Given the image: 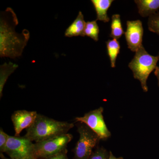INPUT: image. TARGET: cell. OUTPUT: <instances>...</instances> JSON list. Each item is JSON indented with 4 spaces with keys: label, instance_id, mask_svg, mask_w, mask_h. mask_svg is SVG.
<instances>
[{
    "label": "cell",
    "instance_id": "6da1fadb",
    "mask_svg": "<svg viewBox=\"0 0 159 159\" xmlns=\"http://www.w3.org/2000/svg\"><path fill=\"white\" fill-rule=\"evenodd\" d=\"M18 20L13 9L8 7L0 15V56L15 59L22 54L30 38V32L24 29L16 32Z\"/></svg>",
    "mask_w": 159,
    "mask_h": 159
},
{
    "label": "cell",
    "instance_id": "7a4b0ae2",
    "mask_svg": "<svg viewBox=\"0 0 159 159\" xmlns=\"http://www.w3.org/2000/svg\"><path fill=\"white\" fill-rule=\"evenodd\" d=\"M74 126L73 123L57 121L38 114L24 137L36 143L68 133Z\"/></svg>",
    "mask_w": 159,
    "mask_h": 159
},
{
    "label": "cell",
    "instance_id": "3957f363",
    "mask_svg": "<svg viewBox=\"0 0 159 159\" xmlns=\"http://www.w3.org/2000/svg\"><path fill=\"white\" fill-rule=\"evenodd\" d=\"M158 56H154L148 54L142 46L136 52L134 58L128 66L132 71L134 77L141 83L144 92L148 91L147 80L149 75L157 67Z\"/></svg>",
    "mask_w": 159,
    "mask_h": 159
},
{
    "label": "cell",
    "instance_id": "277c9868",
    "mask_svg": "<svg viewBox=\"0 0 159 159\" xmlns=\"http://www.w3.org/2000/svg\"><path fill=\"white\" fill-rule=\"evenodd\" d=\"M77 122L79 139L73 150L74 159H89L100 139L97 134L84 123Z\"/></svg>",
    "mask_w": 159,
    "mask_h": 159
},
{
    "label": "cell",
    "instance_id": "5b68a950",
    "mask_svg": "<svg viewBox=\"0 0 159 159\" xmlns=\"http://www.w3.org/2000/svg\"><path fill=\"white\" fill-rule=\"evenodd\" d=\"M73 136L67 133L34 143L35 156L37 159L55 155L67 149L68 144Z\"/></svg>",
    "mask_w": 159,
    "mask_h": 159
},
{
    "label": "cell",
    "instance_id": "8992f818",
    "mask_svg": "<svg viewBox=\"0 0 159 159\" xmlns=\"http://www.w3.org/2000/svg\"><path fill=\"white\" fill-rule=\"evenodd\" d=\"M5 153L12 159H37L34 144L24 137L9 136Z\"/></svg>",
    "mask_w": 159,
    "mask_h": 159
},
{
    "label": "cell",
    "instance_id": "52a82bcc",
    "mask_svg": "<svg viewBox=\"0 0 159 159\" xmlns=\"http://www.w3.org/2000/svg\"><path fill=\"white\" fill-rule=\"evenodd\" d=\"M103 107H100L86 113L83 116L77 117L75 120L76 122H83L88 126L100 140H106L111 137V133L103 119Z\"/></svg>",
    "mask_w": 159,
    "mask_h": 159
},
{
    "label": "cell",
    "instance_id": "ba28073f",
    "mask_svg": "<svg viewBox=\"0 0 159 159\" xmlns=\"http://www.w3.org/2000/svg\"><path fill=\"white\" fill-rule=\"evenodd\" d=\"M127 29L125 33L128 48L132 52H136L142 46L143 30L142 21L140 20H128Z\"/></svg>",
    "mask_w": 159,
    "mask_h": 159
},
{
    "label": "cell",
    "instance_id": "9c48e42d",
    "mask_svg": "<svg viewBox=\"0 0 159 159\" xmlns=\"http://www.w3.org/2000/svg\"><path fill=\"white\" fill-rule=\"evenodd\" d=\"M38 114L35 111H15L11 117L15 132V136L19 137L23 129H27L31 127L34 123Z\"/></svg>",
    "mask_w": 159,
    "mask_h": 159
},
{
    "label": "cell",
    "instance_id": "30bf717a",
    "mask_svg": "<svg viewBox=\"0 0 159 159\" xmlns=\"http://www.w3.org/2000/svg\"><path fill=\"white\" fill-rule=\"evenodd\" d=\"M139 14L143 17L155 14L159 9V0H135Z\"/></svg>",
    "mask_w": 159,
    "mask_h": 159
},
{
    "label": "cell",
    "instance_id": "8fae6325",
    "mask_svg": "<svg viewBox=\"0 0 159 159\" xmlns=\"http://www.w3.org/2000/svg\"><path fill=\"white\" fill-rule=\"evenodd\" d=\"M85 25L83 14L80 11L76 19L66 30L65 36L67 37L77 36L84 37Z\"/></svg>",
    "mask_w": 159,
    "mask_h": 159
},
{
    "label": "cell",
    "instance_id": "7c38bea8",
    "mask_svg": "<svg viewBox=\"0 0 159 159\" xmlns=\"http://www.w3.org/2000/svg\"><path fill=\"white\" fill-rule=\"evenodd\" d=\"M114 1L113 0H92L97 14V20L102 21L104 23L109 22L107 11Z\"/></svg>",
    "mask_w": 159,
    "mask_h": 159
},
{
    "label": "cell",
    "instance_id": "4fadbf2b",
    "mask_svg": "<svg viewBox=\"0 0 159 159\" xmlns=\"http://www.w3.org/2000/svg\"><path fill=\"white\" fill-rule=\"evenodd\" d=\"M18 66L9 62H5L0 67V97H2V92L8 77L17 68Z\"/></svg>",
    "mask_w": 159,
    "mask_h": 159
},
{
    "label": "cell",
    "instance_id": "5bb4252c",
    "mask_svg": "<svg viewBox=\"0 0 159 159\" xmlns=\"http://www.w3.org/2000/svg\"><path fill=\"white\" fill-rule=\"evenodd\" d=\"M107 54L110 60L111 67L115 68L118 55L120 53V45L118 40L109 39L106 42Z\"/></svg>",
    "mask_w": 159,
    "mask_h": 159
},
{
    "label": "cell",
    "instance_id": "9a60e30c",
    "mask_svg": "<svg viewBox=\"0 0 159 159\" xmlns=\"http://www.w3.org/2000/svg\"><path fill=\"white\" fill-rule=\"evenodd\" d=\"M111 29L110 36L113 39L118 40L124 34L120 15L114 14L112 16Z\"/></svg>",
    "mask_w": 159,
    "mask_h": 159
},
{
    "label": "cell",
    "instance_id": "2e32d148",
    "mask_svg": "<svg viewBox=\"0 0 159 159\" xmlns=\"http://www.w3.org/2000/svg\"><path fill=\"white\" fill-rule=\"evenodd\" d=\"M97 21L96 20L86 23L84 31V36H88L96 42L99 40V27Z\"/></svg>",
    "mask_w": 159,
    "mask_h": 159
},
{
    "label": "cell",
    "instance_id": "e0dca14e",
    "mask_svg": "<svg viewBox=\"0 0 159 159\" xmlns=\"http://www.w3.org/2000/svg\"><path fill=\"white\" fill-rule=\"evenodd\" d=\"M148 26L149 31L159 35V12L149 16Z\"/></svg>",
    "mask_w": 159,
    "mask_h": 159
},
{
    "label": "cell",
    "instance_id": "ac0fdd59",
    "mask_svg": "<svg viewBox=\"0 0 159 159\" xmlns=\"http://www.w3.org/2000/svg\"><path fill=\"white\" fill-rule=\"evenodd\" d=\"M110 152L102 147H97L89 159H109Z\"/></svg>",
    "mask_w": 159,
    "mask_h": 159
},
{
    "label": "cell",
    "instance_id": "d6986e66",
    "mask_svg": "<svg viewBox=\"0 0 159 159\" xmlns=\"http://www.w3.org/2000/svg\"><path fill=\"white\" fill-rule=\"evenodd\" d=\"M9 135L6 133L3 129H0V153L5 152Z\"/></svg>",
    "mask_w": 159,
    "mask_h": 159
},
{
    "label": "cell",
    "instance_id": "ffe728a7",
    "mask_svg": "<svg viewBox=\"0 0 159 159\" xmlns=\"http://www.w3.org/2000/svg\"><path fill=\"white\" fill-rule=\"evenodd\" d=\"M67 152L68 150L67 149L62 152L55 155L40 159H69L67 156Z\"/></svg>",
    "mask_w": 159,
    "mask_h": 159
},
{
    "label": "cell",
    "instance_id": "44dd1931",
    "mask_svg": "<svg viewBox=\"0 0 159 159\" xmlns=\"http://www.w3.org/2000/svg\"><path fill=\"white\" fill-rule=\"evenodd\" d=\"M154 74L157 77L158 81V86L159 87V67L157 66L156 68L155 69V70L154 72Z\"/></svg>",
    "mask_w": 159,
    "mask_h": 159
},
{
    "label": "cell",
    "instance_id": "7402d4cb",
    "mask_svg": "<svg viewBox=\"0 0 159 159\" xmlns=\"http://www.w3.org/2000/svg\"><path fill=\"white\" fill-rule=\"evenodd\" d=\"M109 159H124L123 158V157H116L113 154V153H112L110 151V156H109Z\"/></svg>",
    "mask_w": 159,
    "mask_h": 159
},
{
    "label": "cell",
    "instance_id": "603a6c76",
    "mask_svg": "<svg viewBox=\"0 0 159 159\" xmlns=\"http://www.w3.org/2000/svg\"><path fill=\"white\" fill-rule=\"evenodd\" d=\"M0 157H1V159H12L10 158H7L4 156L3 153H0Z\"/></svg>",
    "mask_w": 159,
    "mask_h": 159
},
{
    "label": "cell",
    "instance_id": "cb8c5ba5",
    "mask_svg": "<svg viewBox=\"0 0 159 159\" xmlns=\"http://www.w3.org/2000/svg\"><path fill=\"white\" fill-rule=\"evenodd\" d=\"M159 57V55H158Z\"/></svg>",
    "mask_w": 159,
    "mask_h": 159
}]
</instances>
